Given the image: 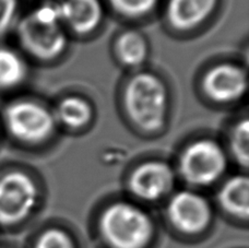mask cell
Returning <instances> with one entry per match:
<instances>
[{
    "label": "cell",
    "instance_id": "obj_12",
    "mask_svg": "<svg viewBox=\"0 0 249 248\" xmlns=\"http://www.w3.org/2000/svg\"><path fill=\"white\" fill-rule=\"evenodd\" d=\"M217 200L226 213L238 219H247L249 214V180L246 176L231 177L222 186Z\"/></svg>",
    "mask_w": 249,
    "mask_h": 248
},
{
    "label": "cell",
    "instance_id": "obj_7",
    "mask_svg": "<svg viewBox=\"0 0 249 248\" xmlns=\"http://www.w3.org/2000/svg\"><path fill=\"white\" fill-rule=\"evenodd\" d=\"M167 219L177 231L195 235L211 222V207L206 198L193 190H181L171 198L166 208Z\"/></svg>",
    "mask_w": 249,
    "mask_h": 248
},
{
    "label": "cell",
    "instance_id": "obj_13",
    "mask_svg": "<svg viewBox=\"0 0 249 248\" xmlns=\"http://www.w3.org/2000/svg\"><path fill=\"white\" fill-rule=\"evenodd\" d=\"M55 121L69 128H81L92 118L91 105L78 96H69L62 100L57 106Z\"/></svg>",
    "mask_w": 249,
    "mask_h": 248
},
{
    "label": "cell",
    "instance_id": "obj_5",
    "mask_svg": "<svg viewBox=\"0 0 249 248\" xmlns=\"http://www.w3.org/2000/svg\"><path fill=\"white\" fill-rule=\"evenodd\" d=\"M38 202L35 181L23 172H8L0 177V227L23 223Z\"/></svg>",
    "mask_w": 249,
    "mask_h": 248
},
{
    "label": "cell",
    "instance_id": "obj_2",
    "mask_svg": "<svg viewBox=\"0 0 249 248\" xmlns=\"http://www.w3.org/2000/svg\"><path fill=\"white\" fill-rule=\"evenodd\" d=\"M124 104L128 117L137 127L149 132L161 129L168 106L165 84L153 73H138L127 83Z\"/></svg>",
    "mask_w": 249,
    "mask_h": 248
},
{
    "label": "cell",
    "instance_id": "obj_3",
    "mask_svg": "<svg viewBox=\"0 0 249 248\" xmlns=\"http://www.w3.org/2000/svg\"><path fill=\"white\" fill-rule=\"evenodd\" d=\"M22 47L35 58L53 59L62 54L67 35L56 3H46L26 15L17 26Z\"/></svg>",
    "mask_w": 249,
    "mask_h": 248
},
{
    "label": "cell",
    "instance_id": "obj_16",
    "mask_svg": "<svg viewBox=\"0 0 249 248\" xmlns=\"http://www.w3.org/2000/svg\"><path fill=\"white\" fill-rule=\"evenodd\" d=\"M230 144L236 162L241 166L247 167L249 164V123L247 118L235 125L231 135Z\"/></svg>",
    "mask_w": 249,
    "mask_h": 248
},
{
    "label": "cell",
    "instance_id": "obj_6",
    "mask_svg": "<svg viewBox=\"0 0 249 248\" xmlns=\"http://www.w3.org/2000/svg\"><path fill=\"white\" fill-rule=\"evenodd\" d=\"M228 159L219 143L200 139L188 145L179 159V173L187 183L196 187L214 184L224 174Z\"/></svg>",
    "mask_w": 249,
    "mask_h": 248
},
{
    "label": "cell",
    "instance_id": "obj_9",
    "mask_svg": "<svg viewBox=\"0 0 249 248\" xmlns=\"http://www.w3.org/2000/svg\"><path fill=\"white\" fill-rule=\"evenodd\" d=\"M247 73L236 65H217L207 72L203 89L211 100L229 103L241 99L247 90Z\"/></svg>",
    "mask_w": 249,
    "mask_h": 248
},
{
    "label": "cell",
    "instance_id": "obj_10",
    "mask_svg": "<svg viewBox=\"0 0 249 248\" xmlns=\"http://www.w3.org/2000/svg\"><path fill=\"white\" fill-rule=\"evenodd\" d=\"M56 4L61 23L79 34L94 31L103 18L100 0H62Z\"/></svg>",
    "mask_w": 249,
    "mask_h": 248
},
{
    "label": "cell",
    "instance_id": "obj_14",
    "mask_svg": "<svg viewBox=\"0 0 249 248\" xmlns=\"http://www.w3.org/2000/svg\"><path fill=\"white\" fill-rule=\"evenodd\" d=\"M28 74L22 57L8 47H0V90L19 87Z\"/></svg>",
    "mask_w": 249,
    "mask_h": 248
},
{
    "label": "cell",
    "instance_id": "obj_4",
    "mask_svg": "<svg viewBox=\"0 0 249 248\" xmlns=\"http://www.w3.org/2000/svg\"><path fill=\"white\" fill-rule=\"evenodd\" d=\"M3 123L13 138L25 143H41L47 140L56 125L53 112L31 100L9 104L3 112Z\"/></svg>",
    "mask_w": 249,
    "mask_h": 248
},
{
    "label": "cell",
    "instance_id": "obj_17",
    "mask_svg": "<svg viewBox=\"0 0 249 248\" xmlns=\"http://www.w3.org/2000/svg\"><path fill=\"white\" fill-rule=\"evenodd\" d=\"M32 248H75V243L64 230L51 228L39 234Z\"/></svg>",
    "mask_w": 249,
    "mask_h": 248
},
{
    "label": "cell",
    "instance_id": "obj_18",
    "mask_svg": "<svg viewBox=\"0 0 249 248\" xmlns=\"http://www.w3.org/2000/svg\"><path fill=\"white\" fill-rule=\"evenodd\" d=\"M108 1L115 11L129 18L148 15L158 3V0H108Z\"/></svg>",
    "mask_w": 249,
    "mask_h": 248
},
{
    "label": "cell",
    "instance_id": "obj_8",
    "mask_svg": "<svg viewBox=\"0 0 249 248\" xmlns=\"http://www.w3.org/2000/svg\"><path fill=\"white\" fill-rule=\"evenodd\" d=\"M175 181L172 167L165 162L149 161L140 164L129 177V189L137 198L155 201L170 192Z\"/></svg>",
    "mask_w": 249,
    "mask_h": 248
},
{
    "label": "cell",
    "instance_id": "obj_11",
    "mask_svg": "<svg viewBox=\"0 0 249 248\" xmlns=\"http://www.w3.org/2000/svg\"><path fill=\"white\" fill-rule=\"evenodd\" d=\"M217 0H170L167 19L179 31L193 30L207 20L216 7Z\"/></svg>",
    "mask_w": 249,
    "mask_h": 248
},
{
    "label": "cell",
    "instance_id": "obj_15",
    "mask_svg": "<svg viewBox=\"0 0 249 248\" xmlns=\"http://www.w3.org/2000/svg\"><path fill=\"white\" fill-rule=\"evenodd\" d=\"M118 59L128 67H138L148 56V44L141 34L129 31L123 33L116 43Z\"/></svg>",
    "mask_w": 249,
    "mask_h": 248
},
{
    "label": "cell",
    "instance_id": "obj_19",
    "mask_svg": "<svg viewBox=\"0 0 249 248\" xmlns=\"http://www.w3.org/2000/svg\"><path fill=\"white\" fill-rule=\"evenodd\" d=\"M18 0H0V36L9 32L17 20Z\"/></svg>",
    "mask_w": 249,
    "mask_h": 248
},
{
    "label": "cell",
    "instance_id": "obj_1",
    "mask_svg": "<svg viewBox=\"0 0 249 248\" xmlns=\"http://www.w3.org/2000/svg\"><path fill=\"white\" fill-rule=\"evenodd\" d=\"M99 230L102 240L109 248H145L154 235L150 215L127 201L115 202L105 208Z\"/></svg>",
    "mask_w": 249,
    "mask_h": 248
}]
</instances>
